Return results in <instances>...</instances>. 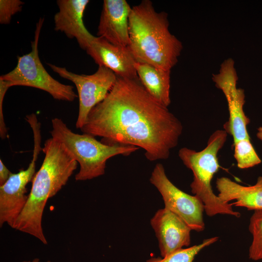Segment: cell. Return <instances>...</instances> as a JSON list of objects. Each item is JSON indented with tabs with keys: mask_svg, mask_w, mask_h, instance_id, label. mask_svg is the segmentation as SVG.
<instances>
[{
	"mask_svg": "<svg viewBox=\"0 0 262 262\" xmlns=\"http://www.w3.org/2000/svg\"><path fill=\"white\" fill-rule=\"evenodd\" d=\"M88 0H58L59 11L54 16V30L64 33L69 38H75L85 50L93 37L86 28L83 22L84 11Z\"/></svg>",
	"mask_w": 262,
	"mask_h": 262,
	"instance_id": "4fadbf2b",
	"label": "cell"
},
{
	"mask_svg": "<svg viewBox=\"0 0 262 262\" xmlns=\"http://www.w3.org/2000/svg\"><path fill=\"white\" fill-rule=\"evenodd\" d=\"M150 224L158 239L162 257L190 245L191 228L179 216L165 208L156 212Z\"/></svg>",
	"mask_w": 262,
	"mask_h": 262,
	"instance_id": "30bf717a",
	"label": "cell"
},
{
	"mask_svg": "<svg viewBox=\"0 0 262 262\" xmlns=\"http://www.w3.org/2000/svg\"><path fill=\"white\" fill-rule=\"evenodd\" d=\"M248 229L252 235L248 257L253 261L262 260V210L254 211L250 219Z\"/></svg>",
	"mask_w": 262,
	"mask_h": 262,
	"instance_id": "ffe728a7",
	"label": "cell"
},
{
	"mask_svg": "<svg viewBox=\"0 0 262 262\" xmlns=\"http://www.w3.org/2000/svg\"><path fill=\"white\" fill-rule=\"evenodd\" d=\"M12 172L0 159V186L3 185L8 180Z\"/></svg>",
	"mask_w": 262,
	"mask_h": 262,
	"instance_id": "603a6c76",
	"label": "cell"
},
{
	"mask_svg": "<svg viewBox=\"0 0 262 262\" xmlns=\"http://www.w3.org/2000/svg\"><path fill=\"white\" fill-rule=\"evenodd\" d=\"M256 136L259 140L262 141V126L259 127L257 129Z\"/></svg>",
	"mask_w": 262,
	"mask_h": 262,
	"instance_id": "cb8c5ba5",
	"label": "cell"
},
{
	"mask_svg": "<svg viewBox=\"0 0 262 262\" xmlns=\"http://www.w3.org/2000/svg\"><path fill=\"white\" fill-rule=\"evenodd\" d=\"M33 158L26 169L12 173L7 181L0 186V226L5 223L13 229L24 210L28 200L27 184L32 182L35 174L36 163L41 147V139L33 140Z\"/></svg>",
	"mask_w": 262,
	"mask_h": 262,
	"instance_id": "9c48e42d",
	"label": "cell"
},
{
	"mask_svg": "<svg viewBox=\"0 0 262 262\" xmlns=\"http://www.w3.org/2000/svg\"><path fill=\"white\" fill-rule=\"evenodd\" d=\"M149 180L162 195L165 209L181 218L192 230L197 232L204 230L203 202L196 196L177 187L167 177L162 164H156Z\"/></svg>",
	"mask_w": 262,
	"mask_h": 262,
	"instance_id": "ba28073f",
	"label": "cell"
},
{
	"mask_svg": "<svg viewBox=\"0 0 262 262\" xmlns=\"http://www.w3.org/2000/svg\"><path fill=\"white\" fill-rule=\"evenodd\" d=\"M131 9L125 0H104L98 28V36L115 45L128 48Z\"/></svg>",
	"mask_w": 262,
	"mask_h": 262,
	"instance_id": "8fae6325",
	"label": "cell"
},
{
	"mask_svg": "<svg viewBox=\"0 0 262 262\" xmlns=\"http://www.w3.org/2000/svg\"><path fill=\"white\" fill-rule=\"evenodd\" d=\"M134 67L138 78L147 91L159 103L168 107L171 103V70L136 62Z\"/></svg>",
	"mask_w": 262,
	"mask_h": 262,
	"instance_id": "9a60e30c",
	"label": "cell"
},
{
	"mask_svg": "<svg viewBox=\"0 0 262 262\" xmlns=\"http://www.w3.org/2000/svg\"><path fill=\"white\" fill-rule=\"evenodd\" d=\"M218 239V237L206 239L199 245L181 248L164 257H152L146 262H193L202 249L216 242Z\"/></svg>",
	"mask_w": 262,
	"mask_h": 262,
	"instance_id": "d6986e66",
	"label": "cell"
},
{
	"mask_svg": "<svg viewBox=\"0 0 262 262\" xmlns=\"http://www.w3.org/2000/svg\"><path fill=\"white\" fill-rule=\"evenodd\" d=\"M217 195L222 202L228 203L235 200L232 205L243 207L248 210H262V176L258 178L256 183L251 186H243L227 177L216 180Z\"/></svg>",
	"mask_w": 262,
	"mask_h": 262,
	"instance_id": "5bb4252c",
	"label": "cell"
},
{
	"mask_svg": "<svg viewBox=\"0 0 262 262\" xmlns=\"http://www.w3.org/2000/svg\"><path fill=\"white\" fill-rule=\"evenodd\" d=\"M167 17L164 12H157L149 0L131 7L128 48L136 62L168 70L177 64L183 46L170 32Z\"/></svg>",
	"mask_w": 262,
	"mask_h": 262,
	"instance_id": "3957f363",
	"label": "cell"
},
{
	"mask_svg": "<svg viewBox=\"0 0 262 262\" xmlns=\"http://www.w3.org/2000/svg\"><path fill=\"white\" fill-rule=\"evenodd\" d=\"M42 151L44 160L33 179L27 203L14 229L46 245L42 222L47 202L66 184L78 164L64 146L52 137L45 141Z\"/></svg>",
	"mask_w": 262,
	"mask_h": 262,
	"instance_id": "7a4b0ae2",
	"label": "cell"
},
{
	"mask_svg": "<svg viewBox=\"0 0 262 262\" xmlns=\"http://www.w3.org/2000/svg\"><path fill=\"white\" fill-rule=\"evenodd\" d=\"M85 50L98 66L111 69L117 76L138 77L134 67L136 61L128 48L115 45L102 37L94 36Z\"/></svg>",
	"mask_w": 262,
	"mask_h": 262,
	"instance_id": "7c38bea8",
	"label": "cell"
},
{
	"mask_svg": "<svg viewBox=\"0 0 262 262\" xmlns=\"http://www.w3.org/2000/svg\"><path fill=\"white\" fill-rule=\"evenodd\" d=\"M21 262H42L38 258H35L31 261H24ZM46 262H51L50 261H48Z\"/></svg>",
	"mask_w": 262,
	"mask_h": 262,
	"instance_id": "d4e9b609",
	"label": "cell"
},
{
	"mask_svg": "<svg viewBox=\"0 0 262 262\" xmlns=\"http://www.w3.org/2000/svg\"><path fill=\"white\" fill-rule=\"evenodd\" d=\"M48 65L60 77L70 81L75 85L79 97V111L76 127L81 129L91 110L103 100L114 86L117 75L111 69L98 66L91 75L78 74L65 67L48 63Z\"/></svg>",
	"mask_w": 262,
	"mask_h": 262,
	"instance_id": "52a82bcc",
	"label": "cell"
},
{
	"mask_svg": "<svg viewBox=\"0 0 262 262\" xmlns=\"http://www.w3.org/2000/svg\"><path fill=\"white\" fill-rule=\"evenodd\" d=\"M51 126V137L60 142L80 165L75 177L77 181L104 175L108 159L118 155H129L140 148L132 145H108L90 134L75 133L57 117L52 119Z\"/></svg>",
	"mask_w": 262,
	"mask_h": 262,
	"instance_id": "5b68a950",
	"label": "cell"
},
{
	"mask_svg": "<svg viewBox=\"0 0 262 262\" xmlns=\"http://www.w3.org/2000/svg\"><path fill=\"white\" fill-rule=\"evenodd\" d=\"M227 135L225 130H216L211 135L203 149L196 151L184 147L179 151L180 158L193 173L191 192L201 200L206 214L210 217L218 214L241 216L239 212L232 209L231 203L221 201L211 185L212 180L219 168L217 155L226 143Z\"/></svg>",
	"mask_w": 262,
	"mask_h": 262,
	"instance_id": "277c9868",
	"label": "cell"
},
{
	"mask_svg": "<svg viewBox=\"0 0 262 262\" xmlns=\"http://www.w3.org/2000/svg\"><path fill=\"white\" fill-rule=\"evenodd\" d=\"M24 4L20 0H0V23L9 24L12 16L22 10Z\"/></svg>",
	"mask_w": 262,
	"mask_h": 262,
	"instance_id": "44dd1931",
	"label": "cell"
},
{
	"mask_svg": "<svg viewBox=\"0 0 262 262\" xmlns=\"http://www.w3.org/2000/svg\"><path fill=\"white\" fill-rule=\"evenodd\" d=\"M81 130L102 137L106 144L142 148L146 157L154 161L169 158L183 126L147 91L138 77L117 76L107 97L91 110Z\"/></svg>",
	"mask_w": 262,
	"mask_h": 262,
	"instance_id": "6da1fadb",
	"label": "cell"
},
{
	"mask_svg": "<svg viewBox=\"0 0 262 262\" xmlns=\"http://www.w3.org/2000/svg\"><path fill=\"white\" fill-rule=\"evenodd\" d=\"M213 81L215 86L225 94L237 88L238 77L234 67V61L228 58L223 61L220 66L219 72L213 74Z\"/></svg>",
	"mask_w": 262,
	"mask_h": 262,
	"instance_id": "e0dca14e",
	"label": "cell"
},
{
	"mask_svg": "<svg viewBox=\"0 0 262 262\" xmlns=\"http://www.w3.org/2000/svg\"><path fill=\"white\" fill-rule=\"evenodd\" d=\"M233 147L234 157L238 168H249L262 162L250 139H244L233 142Z\"/></svg>",
	"mask_w": 262,
	"mask_h": 262,
	"instance_id": "ac0fdd59",
	"label": "cell"
},
{
	"mask_svg": "<svg viewBox=\"0 0 262 262\" xmlns=\"http://www.w3.org/2000/svg\"><path fill=\"white\" fill-rule=\"evenodd\" d=\"M44 18L36 23L31 51L18 56L16 66L9 72L0 76L10 88L24 86L37 88L48 93L59 100L73 101L78 97L74 88L60 82L52 78L43 66L38 54V42Z\"/></svg>",
	"mask_w": 262,
	"mask_h": 262,
	"instance_id": "8992f818",
	"label": "cell"
},
{
	"mask_svg": "<svg viewBox=\"0 0 262 262\" xmlns=\"http://www.w3.org/2000/svg\"><path fill=\"white\" fill-rule=\"evenodd\" d=\"M228 102L229 117L223 125L224 130L231 135L233 142L244 139H250L247 126L250 120L244 110L245 94L242 88L225 97Z\"/></svg>",
	"mask_w": 262,
	"mask_h": 262,
	"instance_id": "2e32d148",
	"label": "cell"
},
{
	"mask_svg": "<svg viewBox=\"0 0 262 262\" xmlns=\"http://www.w3.org/2000/svg\"><path fill=\"white\" fill-rule=\"evenodd\" d=\"M9 88L6 82L0 78V136L2 139H4L8 136L7 129L3 114V102L6 93Z\"/></svg>",
	"mask_w": 262,
	"mask_h": 262,
	"instance_id": "7402d4cb",
	"label": "cell"
}]
</instances>
